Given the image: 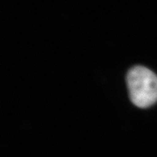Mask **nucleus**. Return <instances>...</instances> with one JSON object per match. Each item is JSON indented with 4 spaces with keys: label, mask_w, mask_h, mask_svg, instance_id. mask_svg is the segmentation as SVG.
<instances>
[{
    "label": "nucleus",
    "mask_w": 157,
    "mask_h": 157,
    "mask_svg": "<svg viewBox=\"0 0 157 157\" xmlns=\"http://www.w3.org/2000/svg\"><path fill=\"white\" fill-rule=\"evenodd\" d=\"M129 98L136 106L146 109L157 101V76L144 66L131 68L127 75Z\"/></svg>",
    "instance_id": "nucleus-1"
}]
</instances>
